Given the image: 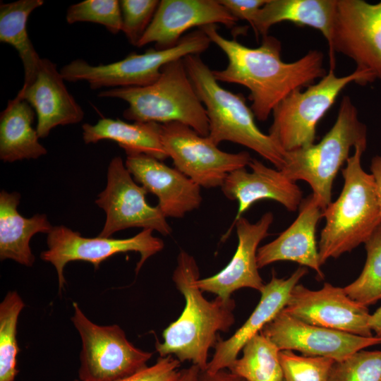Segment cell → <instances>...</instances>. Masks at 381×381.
<instances>
[{
    "instance_id": "1",
    "label": "cell",
    "mask_w": 381,
    "mask_h": 381,
    "mask_svg": "<svg viewBox=\"0 0 381 381\" xmlns=\"http://www.w3.org/2000/svg\"><path fill=\"white\" fill-rule=\"evenodd\" d=\"M200 29L228 59L224 69L212 71L214 78L248 88L250 109L260 121H265L293 91L311 85L327 73L323 66L324 55L318 50H310L301 59L286 63L281 58V42L273 36H263L261 44L251 48L222 36L217 25Z\"/></svg>"
},
{
    "instance_id": "2",
    "label": "cell",
    "mask_w": 381,
    "mask_h": 381,
    "mask_svg": "<svg viewBox=\"0 0 381 381\" xmlns=\"http://www.w3.org/2000/svg\"><path fill=\"white\" fill-rule=\"evenodd\" d=\"M199 268L195 259L184 250L177 257L172 279L185 298L180 317L163 332V342L157 341L159 357L173 356L180 362L189 361L205 370L210 349L214 347L219 332H227L235 322V301L217 296L207 301L196 285Z\"/></svg>"
},
{
    "instance_id": "3",
    "label": "cell",
    "mask_w": 381,
    "mask_h": 381,
    "mask_svg": "<svg viewBox=\"0 0 381 381\" xmlns=\"http://www.w3.org/2000/svg\"><path fill=\"white\" fill-rule=\"evenodd\" d=\"M366 147L357 145L354 148L341 169V192L323 210L325 224L318 243L321 265L364 243L381 223V206L373 176L361 165Z\"/></svg>"
},
{
    "instance_id": "4",
    "label": "cell",
    "mask_w": 381,
    "mask_h": 381,
    "mask_svg": "<svg viewBox=\"0 0 381 381\" xmlns=\"http://www.w3.org/2000/svg\"><path fill=\"white\" fill-rule=\"evenodd\" d=\"M188 76L209 121V139L216 145L230 141L245 146L270 162L280 170L285 152L257 126L255 115L242 94L224 89L214 78L212 71L199 55L183 58Z\"/></svg>"
},
{
    "instance_id": "5",
    "label": "cell",
    "mask_w": 381,
    "mask_h": 381,
    "mask_svg": "<svg viewBox=\"0 0 381 381\" xmlns=\"http://www.w3.org/2000/svg\"><path fill=\"white\" fill-rule=\"evenodd\" d=\"M100 97L124 100L123 117L134 122L164 124L179 122L200 135H209L205 108L188 76L183 59L164 65L159 77L143 87H121L101 91Z\"/></svg>"
},
{
    "instance_id": "6",
    "label": "cell",
    "mask_w": 381,
    "mask_h": 381,
    "mask_svg": "<svg viewBox=\"0 0 381 381\" xmlns=\"http://www.w3.org/2000/svg\"><path fill=\"white\" fill-rule=\"evenodd\" d=\"M367 127L359 120L356 107L349 96H344L334 125L322 140L307 147L286 152L280 171L293 181L308 183L324 210L332 202L337 174L350 157L352 147H367Z\"/></svg>"
},
{
    "instance_id": "7",
    "label": "cell",
    "mask_w": 381,
    "mask_h": 381,
    "mask_svg": "<svg viewBox=\"0 0 381 381\" xmlns=\"http://www.w3.org/2000/svg\"><path fill=\"white\" fill-rule=\"evenodd\" d=\"M351 83L365 85L370 81L365 73L356 69L344 76H337L329 70L305 90L293 91L274 109L268 135L285 152L312 145L318 122Z\"/></svg>"
},
{
    "instance_id": "8",
    "label": "cell",
    "mask_w": 381,
    "mask_h": 381,
    "mask_svg": "<svg viewBox=\"0 0 381 381\" xmlns=\"http://www.w3.org/2000/svg\"><path fill=\"white\" fill-rule=\"evenodd\" d=\"M210 42L206 34L198 28L169 49H149L143 54L132 52L120 61L96 66L83 59H75L64 66L60 72L65 80L85 81L93 90L143 87L157 80L167 64L188 55H199L207 49Z\"/></svg>"
},
{
    "instance_id": "9",
    "label": "cell",
    "mask_w": 381,
    "mask_h": 381,
    "mask_svg": "<svg viewBox=\"0 0 381 381\" xmlns=\"http://www.w3.org/2000/svg\"><path fill=\"white\" fill-rule=\"evenodd\" d=\"M73 307L71 319L82 341L80 381H119L147 366L152 353L136 348L119 325H97L77 303Z\"/></svg>"
},
{
    "instance_id": "10",
    "label": "cell",
    "mask_w": 381,
    "mask_h": 381,
    "mask_svg": "<svg viewBox=\"0 0 381 381\" xmlns=\"http://www.w3.org/2000/svg\"><path fill=\"white\" fill-rule=\"evenodd\" d=\"M328 46L329 70L337 52L352 59L370 83L381 80V1L337 0Z\"/></svg>"
},
{
    "instance_id": "11",
    "label": "cell",
    "mask_w": 381,
    "mask_h": 381,
    "mask_svg": "<svg viewBox=\"0 0 381 381\" xmlns=\"http://www.w3.org/2000/svg\"><path fill=\"white\" fill-rule=\"evenodd\" d=\"M161 138L175 168L206 188L221 187L231 172L245 168L252 159L246 151L221 150L207 136L179 122L161 124Z\"/></svg>"
},
{
    "instance_id": "12",
    "label": "cell",
    "mask_w": 381,
    "mask_h": 381,
    "mask_svg": "<svg viewBox=\"0 0 381 381\" xmlns=\"http://www.w3.org/2000/svg\"><path fill=\"white\" fill-rule=\"evenodd\" d=\"M152 229H143L135 236L128 238H85L80 233L59 225L53 226L47 234L48 249L42 251L40 258L54 266L58 276L59 294L66 284L64 269L71 261L89 262L97 270L101 262L111 256L129 251L139 253L140 259L136 265L138 273L145 262L161 251L163 241L152 235Z\"/></svg>"
},
{
    "instance_id": "13",
    "label": "cell",
    "mask_w": 381,
    "mask_h": 381,
    "mask_svg": "<svg viewBox=\"0 0 381 381\" xmlns=\"http://www.w3.org/2000/svg\"><path fill=\"white\" fill-rule=\"evenodd\" d=\"M148 192L136 183L122 159L114 157L107 171V183L95 203L106 213L99 237L110 238L115 232L131 227L157 231L169 236L172 229L157 206L146 200Z\"/></svg>"
},
{
    "instance_id": "14",
    "label": "cell",
    "mask_w": 381,
    "mask_h": 381,
    "mask_svg": "<svg viewBox=\"0 0 381 381\" xmlns=\"http://www.w3.org/2000/svg\"><path fill=\"white\" fill-rule=\"evenodd\" d=\"M283 310L310 325L361 337L373 336L368 306L351 298L344 288L329 283L315 291L297 284Z\"/></svg>"
},
{
    "instance_id": "15",
    "label": "cell",
    "mask_w": 381,
    "mask_h": 381,
    "mask_svg": "<svg viewBox=\"0 0 381 381\" xmlns=\"http://www.w3.org/2000/svg\"><path fill=\"white\" fill-rule=\"evenodd\" d=\"M279 351L341 361L368 347L381 344V337L358 336L304 322L283 310L260 332Z\"/></svg>"
},
{
    "instance_id": "16",
    "label": "cell",
    "mask_w": 381,
    "mask_h": 381,
    "mask_svg": "<svg viewBox=\"0 0 381 381\" xmlns=\"http://www.w3.org/2000/svg\"><path fill=\"white\" fill-rule=\"evenodd\" d=\"M274 220L271 212H266L255 223L241 217L236 226L238 246L228 265L211 277L198 279L196 285L202 291L217 295L223 300L231 299L232 293L242 288H250L261 292L265 284L259 274L257 252L259 243L268 236Z\"/></svg>"
},
{
    "instance_id": "17",
    "label": "cell",
    "mask_w": 381,
    "mask_h": 381,
    "mask_svg": "<svg viewBox=\"0 0 381 381\" xmlns=\"http://www.w3.org/2000/svg\"><path fill=\"white\" fill-rule=\"evenodd\" d=\"M126 154V167L135 182L157 197V205L166 217L183 218L200 207L201 187L192 179L152 156Z\"/></svg>"
},
{
    "instance_id": "18",
    "label": "cell",
    "mask_w": 381,
    "mask_h": 381,
    "mask_svg": "<svg viewBox=\"0 0 381 381\" xmlns=\"http://www.w3.org/2000/svg\"><path fill=\"white\" fill-rule=\"evenodd\" d=\"M237 20L218 0H162L138 47L150 43L156 49L174 47L188 30L221 23L233 28Z\"/></svg>"
},
{
    "instance_id": "19",
    "label": "cell",
    "mask_w": 381,
    "mask_h": 381,
    "mask_svg": "<svg viewBox=\"0 0 381 381\" xmlns=\"http://www.w3.org/2000/svg\"><path fill=\"white\" fill-rule=\"evenodd\" d=\"M251 171L241 168L231 172L225 179L221 190L226 198L238 204L234 220L222 239L228 237L234 224L255 202L270 199L278 202L290 212L299 208L303 193L295 181L277 169L267 167L252 158L248 164Z\"/></svg>"
},
{
    "instance_id": "20",
    "label": "cell",
    "mask_w": 381,
    "mask_h": 381,
    "mask_svg": "<svg viewBox=\"0 0 381 381\" xmlns=\"http://www.w3.org/2000/svg\"><path fill=\"white\" fill-rule=\"evenodd\" d=\"M64 82L56 65L48 59H41L34 82L17 94L35 109L39 138H46L57 126L78 123L83 119V109Z\"/></svg>"
},
{
    "instance_id": "21",
    "label": "cell",
    "mask_w": 381,
    "mask_h": 381,
    "mask_svg": "<svg viewBox=\"0 0 381 381\" xmlns=\"http://www.w3.org/2000/svg\"><path fill=\"white\" fill-rule=\"evenodd\" d=\"M308 273L306 267H298L287 279H280L273 273L261 293L260 300L245 323L229 339H219L212 358L205 371L214 373L229 369L238 358L245 344L271 322L286 305L293 288Z\"/></svg>"
},
{
    "instance_id": "22",
    "label": "cell",
    "mask_w": 381,
    "mask_h": 381,
    "mask_svg": "<svg viewBox=\"0 0 381 381\" xmlns=\"http://www.w3.org/2000/svg\"><path fill=\"white\" fill-rule=\"evenodd\" d=\"M294 222L277 238L258 248L257 263L259 269L272 262L289 260L308 267L324 278L316 244V227L323 217V210L311 194L302 200Z\"/></svg>"
},
{
    "instance_id": "23",
    "label": "cell",
    "mask_w": 381,
    "mask_h": 381,
    "mask_svg": "<svg viewBox=\"0 0 381 381\" xmlns=\"http://www.w3.org/2000/svg\"><path fill=\"white\" fill-rule=\"evenodd\" d=\"M20 195L17 192L0 193V259L13 260L31 267L35 262L30 241L37 233L49 234L53 226L44 214L30 218L21 216L17 210Z\"/></svg>"
},
{
    "instance_id": "24",
    "label": "cell",
    "mask_w": 381,
    "mask_h": 381,
    "mask_svg": "<svg viewBox=\"0 0 381 381\" xmlns=\"http://www.w3.org/2000/svg\"><path fill=\"white\" fill-rule=\"evenodd\" d=\"M337 0H267L260 8L252 25L256 35H267L281 22L318 30L329 43Z\"/></svg>"
},
{
    "instance_id": "25",
    "label": "cell",
    "mask_w": 381,
    "mask_h": 381,
    "mask_svg": "<svg viewBox=\"0 0 381 381\" xmlns=\"http://www.w3.org/2000/svg\"><path fill=\"white\" fill-rule=\"evenodd\" d=\"M35 111L17 95L8 101L0 115V159L4 162L37 159L47 154L32 126Z\"/></svg>"
},
{
    "instance_id": "26",
    "label": "cell",
    "mask_w": 381,
    "mask_h": 381,
    "mask_svg": "<svg viewBox=\"0 0 381 381\" xmlns=\"http://www.w3.org/2000/svg\"><path fill=\"white\" fill-rule=\"evenodd\" d=\"M82 129L86 144L111 140L117 143L126 153H143L161 161L168 157L162 143L159 123H131L119 119L103 118L95 125L84 123Z\"/></svg>"
},
{
    "instance_id": "27",
    "label": "cell",
    "mask_w": 381,
    "mask_h": 381,
    "mask_svg": "<svg viewBox=\"0 0 381 381\" xmlns=\"http://www.w3.org/2000/svg\"><path fill=\"white\" fill-rule=\"evenodd\" d=\"M43 4V0H18L0 5V42L11 45L18 53L24 68L22 88L34 82L42 59L30 40L27 22L32 12Z\"/></svg>"
},
{
    "instance_id": "28",
    "label": "cell",
    "mask_w": 381,
    "mask_h": 381,
    "mask_svg": "<svg viewBox=\"0 0 381 381\" xmlns=\"http://www.w3.org/2000/svg\"><path fill=\"white\" fill-rule=\"evenodd\" d=\"M243 355L229 370L246 381H282L279 349L261 332L243 346Z\"/></svg>"
},
{
    "instance_id": "29",
    "label": "cell",
    "mask_w": 381,
    "mask_h": 381,
    "mask_svg": "<svg viewBox=\"0 0 381 381\" xmlns=\"http://www.w3.org/2000/svg\"><path fill=\"white\" fill-rule=\"evenodd\" d=\"M25 303L16 291H8L0 303V381H14L19 347L17 323Z\"/></svg>"
},
{
    "instance_id": "30",
    "label": "cell",
    "mask_w": 381,
    "mask_h": 381,
    "mask_svg": "<svg viewBox=\"0 0 381 381\" xmlns=\"http://www.w3.org/2000/svg\"><path fill=\"white\" fill-rule=\"evenodd\" d=\"M364 245L366 260L363 269L344 290L351 298L368 306L381 300V223Z\"/></svg>"
},
{
    "instance_id": "31",
    "label": "cell",
    "mask_w": 381,
    "mask_h": 381,
    "mask_svg": "<svg viewBox=\"0 0 381 381\" xmlns=\"http://www.w3.org/2000/svg\"><path fill=\"white\" fill-rule=\"evenodd\" d=\"M327 381H381V350H360L335 361Z\"/></svg>"
},
{
    "instance_id": "32",
    "label": "cell",
    "mask_w": 381,
    "mask_h": 381,
    "mask_svg": "<svg viewBox=\"0 0 381 381\" xmlns=\"http://www.w3.org/2000/svg\"><path fill=\"white\" fill-rule=\"evenodd\" d=\"M66 19L68 24L90 22L100 24L112 34L122 29L120 1L85 0L69 6Z\"/></svg>"
},
{
    "instance_id": "33",
    "label": "cell",
    "mask_w": 381,
    "mask_h": 381,
    "mask_svg": "<svg viewBox=\"0 0 381 381\" xmlns=\"http://www.w3.org/2000/svg\"><path fill=\"white\" fill-rule=\"evenodd\" d=\"M285 381H327L334 360L321 356H300L291 350L279 351Z\"/></svg>"
},
{
    "instance_id": "34",
    "label": "cell",
    "mask_w": 381,
    "mask_h": 381,
    "mask_svg": "<svg viewBox=\"0 0 381 381\" xmlns=\"http://www.w3.org/2000/svg\"><path fill=\"white\" fill-rule=\"evenodd\" d=\"M157 0L120 1L122 29L128 42L138 46L159 6Z\"/></svg>"
},
{
    "instance_id": "35",
    "label": "cell",
    "mask_w": 381,
    "mask_h": 381,
    "mask_svg": "<svg viewBox=\"0 0 381 381\" xmlns=\"http://www.w3.org/2000/svg\"><path fill=\"white\" fill-rule=\"evenodd\" d=\"M180 365L181 362L173 356L159 357L154 365L119 381H176L181 373Z\"/></svg>"
},
{
    "instance_id": "36",
    "label": "cell",
    "mask_w": 381,
    "mask_h": 381,
    "mask_svg": "<svg viewBox=\"0 0 381 381\" xmlns=\"http://www.w3.org/2000/svg\"><path fill=\"white\" fill-rule=\"evenodd\" d=\"M267 0H219L235 19L248 21L252 26L255 16Z\"/></svg>"
},
{
    "instance_id": "37",
    "label": "cell",
    "mask_w": 381,
    "mask_h": 381,
    "mask_svg": "<svg viewBox=\"0 0 381 381\" xmlns=\"http://www.w3.org/2000/svg\"><path fill=\"white\" fill-rule=\"evenodd\" d=\"M198 381H246L245 379L234 374L229 370H219L214 373H208L205 370H200Z\"/></svg>"
},
{
    "instance_id": "38",
    "label": "cell",
    "mask_w": 381,
    "mask_h": 381,
    "mask_svg": "<svg viewBox=\"0 0 381 381\" xmlns=\"http://www.w3.org/2000/svg\"><path fill=\"white\" fill-rule=\"evenodd\" d=\"M370 169L375 183L381 206V155H375L372 158Z\"/></svg>"
},
{
    "instance_id": "39",
    "label": "cell",
    "mask_w": 381,
    "mask_h": 381,
    "mask_svg": "<svg viewBox=\"0 0 381 381\" xmlns=\"http://www.w3.org/2000/svg\"><path fill=\"white\" fill-rule=\"evenodd\" d=\"M200 370L198 366L192 364L191 366L181 370L176 381H198Z\"/></svg>"
},
{
    "instance_id": "40",
    "label": "cell",
    "mask_w": 381,
    "mask_h": 381,
    "mask_svg": "<svg viewBox=\"0 0 381 381\" xmlns=\"http://www.w3.org/2000/svg\"><path fill=\"white\" fill-rule=\"evenodd\" d=\"M369 326L375 336L381 337V306L370 315Z\"/></svg>"
},
{
    "instance_id": "41",
    "label": "cell",
    "mask_w": 381,
    "mask_h": 381,
    "mask_svg": "<svg viewBox=\"0 0 381 381\" xmlns=\"http://www.w3.org/2000/svg\"><path fill=\"white\" fill-rule=\"evenodd\" d=\"M282 381H285V380H284V379H283V380H282Z\"/></svg>"
}]
</instances>
